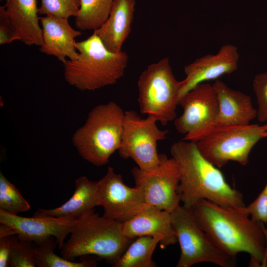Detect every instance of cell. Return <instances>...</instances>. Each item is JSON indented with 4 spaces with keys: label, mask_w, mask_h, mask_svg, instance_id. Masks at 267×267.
<instances>
[{
    "label": "cell",
    "mask_w": 267,
    "mask_h": 267,
    "mask_svg": "<svg viewBox=\"0 0 267 267\" xmlns=\"http://www.w3.org/2000/svg\"><path fill=\"white\" fill-rule=\"evenodd\" d=\"M159 241L150 236L137 237L132 242L114 267H156L152 256Z\"/></svg>",
    "instance_id": "44dd1931"
},
{
    "label": "cell",
    "mask_w": 267,
    "mask_h": 267,
    "mask_svg": "<svg viewBox=\"0 0 267 267\" xmlns=\"http://www.w3.org/2000/svg\"><path fill=\"white\" fill-rule=\"evenodd\" d=\"M121 229L123 235L131 239L152 236L159 241L162 248L178 242L172 225L171 213L153 207L146 208L121 223Z\"/></svg>",
    "instance_id": "9a60e30c"
},
{
    "label": "cell",
    "mask_w": 267,
    "mask_h": 267,
    "mask_svg": "<svg viewBox=\"0 0 267 267\" xmlns=\"http://www.w3.org/2000/svg\"><path fill=\"white\" fill-rule=\"evenodd\" d=\"M171 222L180 249L177 267H190L200 263L236 266V258L217 247L199 224L193 209L179 205L171 213Z\"/></svg>",
    "instance_id": "ba28073f"
},
{
    "label": "cell",
    "mask_w": 267,
    "mask_h": 267,
    "mask_svg": "<svg viewBox=\"0 0 267 267\" xmlns=\"http://www.w3.org/2000/svg\"><path fill=\"white\" fill-rule=\"evenodd\" d=\"M212 85L219 104L213 126H247L257 118V109L249 95L229 88L219 80Z\"/></svg>",
    "instance_id": "e0dca14e"
},
{
    "label": "cell",
    "mask_w": 267,
    "mask_h": 267,
    "mask_svg": "<svg viewBox=\"0 0 267 267\" xmlns=\"http://www.w3.org/2000/svg\"><path fill=\"white\" fill-rule=\"evenodd\" d=\"M253 89L257 104V118L261 123L267 121V72L257 74L253 81Z\"/></svg>",
    "instance_id": "4316f807"
},
{
    "label": "cell",
    "mask_w": 267,
    "mask_h": 267,
    "mask_svg": "<svg viewBox=\"0 0 267 267\" xmlns=\"http://www.w3.org/2000/svg\"><path fill=\"white\" fill-rule=\"evenodd\" d=\"M182 84L174 76L168 57L147 66L137 81L140 113L153 117L162 126L175 120Z\"/></svg>",
    "instance_id": "8992f818"
},
{
    "label": "cell",
    "mask_w": 267,
    "mask_h": 267,
    "mask_svg": "<svg viewBox=\"0 0 267 267\" xmlns=\"http://www.w3.org/2000/svg\"><path fill=\"white\" fill-rule=\"evenodd\" d=\"M245 207L222 206L203 199L193 211L200 225L221 250L235 258L246 253L250 256V266L267 267V229L252 219Z\"/></svg>",
    "instance_id": "6da1fadb"
},
{
    "label": "cell",
    "mask_w": 267,
    "mask_h": 267,
    "mask_svg": "<svg viewBox=\"0 0 267 267\" xmlns=\"http://www.w3.org/2000/svg\"><path fill=\"white\" fill-rule=\"evenodd\" d=\"M2 0H0V1H2ZM9 1V0H6V3H8Z\"/></svg>",
    "instance_id": "d6a6232c"
},
{
    "label": "cell",
    "mask_w": 267,
    "mask_h": 267,
    "mask_svg": "<svg viewBox=\"0 0 267 267\" xmlns=\"http://www.w3.org/2000/svg\"><path fill=\"white\" fill-rule=\"evenodd\" d=\"M135 4V0H114L107 19L93 31L109 50L115 53L122 51L131 31Z\"/></svg>",
    "instance_id": "ac0fdd59"
},
{
    "label": "cell",
    "mask_w": 267,
    "mask_h": 267,
    "mask_svg": "<svg viewBox=\"0 0 267 267\" xmlns=\"http://www.w3.org/2000/svg\"><path fill=\"white\" fill-rule=\"evenodd\" d=\"M124 112L113 101L91 110L85 124L72 138L74 145L84 160L96 166L109 162L120 146Z\"/></svg>",
    "instance_id": "5b68a950"
},
{
    "label": "cell",
    "mask_w": 267,
    "mask_h": 267,
    "mask_svg": "<svg viewBox=\"0 0 267 267\" xmlns=\"http://www.w3.org/2000/svg\"><path fill=\"white\" fill-rule=\"evenodd\" d=\"M245 210L254 220L267 223V183L256 199L245 206Z\"/></svg>",
    "instance_id": "83f0119b"
},
{
    "label": "cell",
    "mask_w": 267,
    "mask_h": 267,
    "mask_svg": "<svg viewBox=\"0 0 267 267\" xmlns=\"http://www.w3.org/2000/svg\"><path fill=\"white\" fill-rule=\"evenodd\" d=\"M257 124L240 126H213L193 140L200 154L220 168L229 161L242 166L249 162L250 152L263 137Z\"/></svg>",
    "instance_id": "52a82bcc"
},
{
    "label": "cell",
    "mask_w": 267,
    "mask_h": 267,
    "mask_svg": "<svg viewBox=\"0 0 267 267\" xmlns=\"http://www.w3.org/2000/svg\"><path fill=\"white\" fill-rule=\"evenodd\" d=\"M161 161L155 169L145 171L138 167L132 170L135 186L143 192L146 205L172 213L181 202L178 192L180 174L175 159L160 154Z\"/></svg>",
    "instance_id": "30bf717a"
},
{
    "label": "cell",
    "mask_w": 267,
    "mask_h": 267,
    "mask_svg": "<svg viewBox=\"0 0 267 267\" xmlns=\"http://www.w3.org/2000/svg\"><path fill=\"white\" fill-rule=\"evenodd\" d=\"M40 20L43 38L40 51L56 57L63 64L67 58L75 60L78 55L75 38L82 32L74 30L68 19L45 15Z\"/></svg>",
    "instance_id": "2e32d148"
},
{
    "label": "cell",
    "mask_w": 267,
    "mask_h": 267,
    "mask_svg": "<svg viewBox=\"0 0 267 267\" xmlns=\"http://www.w3.org/2000/svg\"><path fill=\"white\" fill-rule=\"evenodd\" d=\"M99 206L97 181L82 176L75 182V189L70 198L60 206L52 209H38L36 218H65L79 219Z\"/></svg>",
    "instance_id": "d6986e66"
},
{
    "label": "cell",
    "mask_w": 267,
    "mask_h": 267,
    "mask_svg": "<svg viewBox=\"0 0 267 267\" xmlns=\"http://www.w3.org/2000/svg\"><path fill=\"white\" fill-rule=\"evenodd\" d=\"M133 239L123 235L121 222L101 216L93 209L78 219L61 254L73 261L84 256L95 255L114 265Z\"/></svg>",
    "instance_id": "277c9868"
},
{
    "label": "cell",
    "mask_w": 267,
    "mask_h": 267,
    "mask_svg": "<svg viewBox=\"0 0 267 267\" xmlns=\"http://www.w3.org/2000/svg\"><path fill=\"white\" fill-rule=\"evenodd\" d=\"M37 244L20 238L11 236V248L8 265L11 267H35V250Z\"/></svg>",
    "instance_id": "d4e9b609"
},
{
    "label": "cell",
    "mask_w": 267,
    "mask_h": 267,
    "mask_svg": "<svg viewBox=\"0 0 267 267\" xmlns=\"http://www.w3.org/2000/svg\"><path fill=\"white\" fill-rule=\"evenodd\" d=\"M262 135L263 138L267 137V131L263 132L262 133Z\"/></svg>",
    "instance_id": "1f68e13d"
},
{
    "label": "cell",
    "mask_w": 267,
    "mask_h": 267,
    "mask_svg": "<svg viewBox=\"0 0 267 267\" xmlns=\"http://www.w3.org/2000/svg\"><path fill=\"white\" fill-rule=\"evenodd\" d=\"M260 128L263 132L267 131V124L263 126H260Z\"/></svg>",
    "instance_id": "4dcf8cb0"
},
{
    "label": "cell",
    "mask_w": 267,
    "mask_h": 267,
    "mask_svg": "<svg viewBox=\"0 0 267 267\" xmlns=\"http://www.w3.org/2000/svg\"><path fill=\"white\" fill-rule=\"evenodd\" d=\"M114 0H80L75 24L81 31L95 30L107 19Z\"/></svg>",
    "instance_id": "7402d4cb"
},
{
    "label": "cell",
    "mask_w": 267,
    "mask_h": 267,
    "mask_svg": "<svg viewBox=\"0 0 267 267\" xmlns=\"http://www.w3.org/2000/svg\"><path fill=\"white\" fill-rule=\"evenodd\" d=\"M80 0H41L39 14L69 19L76 17L80 8Z\"/></svg>",
    "instance_id": "484cf974"
},
{
    "label": "cell",
    "mask_w": 267,
    "mask_h": 267,
    "mask_svg": "<svg viewBox=\"0 0 267 267\" xmlns=\"http://www.w3.org/2000/svg\"><path fill=\"white\" fill-rule=\"evenodd\" d=\"M78 219L65 218L23 217L0 210V222L14 235L38 245L50 237L55 239L59 249Z\"/></svg>",
    "instance_id": "4fadbf2b"
},
{
    "label": "cell",
    "mask_w": 267,
    "mask_h": 267,
    "mask_svg": "<svg viewBox=\"0 0 267 267\" xmlns=\"http://www.w3.org/2000/svg\"><path fill=\"white\" fill-rule=\"evenodd\" d=\"M239 57L237 47L227 44L222 46L217 53L207 54L185 66L186 78L182 80L179 103L181 98L197 85L236 71Z\"/></svg>",
    "instance_id": "5bb4252c"
},
{
    "label": "cell",
    "mask_w": 267,
    "mask_h": 267,
    "mask_svg": "<svg viewBox=\"0 0 267 267\" xmlns=\"http://www.w3.org/2000/svg\"><path fill=\"white\" fill-rule=\"evenodd\" d=\"M31 206L16 186L0 172V210L17 215L28 211Z\"/></svg>",
    "instance_id": "cb8c5ba5"
},
{
    "label": "cell",
    "mask_w": 267,
    "mask_h": 267,
    "mask_svg": "<svg viewBox=\"0 0 267 267\" xmlns=\"http://www.w3.org/2000/svg\"><path fill=\"white\" fill-rule=\"evenodd\" d=\"M170 152L179 170L178 192L182 205L193 209L205 199L222 206H246L242 193L227 183L219 168L200 154L195 142L182 139L172 145Z\"/></svg>",
    "instance_id": "7a4b0ae2"
},
{
    "label": "cell",
    "mask_w": 267,
    "mask_h": 267,
    "mask_svg": "<svg viewBox=\"0 0 267 267\" xmlns=\"http://www.w3.org/2000/svg\"><path fill=\"white\" fill-rule=\"evenodd\" d=\"M99 206L103 216L121 223L148 207L142 191L136 186L130 187L122 175L108 167L105 176L97 181Z\"/></svg>",
    "instance_id": "7c38bea8"
},
{
    "label": "cell",
    "mask_w": 267,
    "mask_h": 267,
    "mask_svg": "<svg viewBox=\"0 0 267 267\" xmlns=\"http://www.w3.org/2000/svg\"><path fill=\"white\" fill-rule=\"evenodd\" d=\"M78 55L64 63V76L71 86L81 91L94 90L116 83L123 76L128 61L124 51L109 50L94 33L76 43Z\"/></svg>",
    "instance_id": "3957f363"
},
{
    "label": "cell",
    "mask_w": 267,
    "mask_h": 267,
    "mask_svg": "<svg viewBox=\"0 0 267 267\" xmlns=\"http://www.w3.org/2000/svg\"><path fill=\"white\" fill-rule=\"evenodd\" d=\"M157 122L150 116L142 118L132 110L124 112L119 154L124 159H132L143 171H151L158 167L161 159L157 142L165 139L169 133L159 129Z\"/></svg>",
    "instance_id": "9c48e42d"
},
{
    "label": "cell",
    "mask_w": 267,
    "mask_h": 267,
    "mask_svg": "<svg viewBox=\"0 0 267 267\" xmlns=\"http://www.w3.org/2000/svg\"><path fill=\"white\" fill-rule=\"evenodd\" d=\"M56 242L50 237L37 245L35 250L36 265L39 267H92L96 266L95 261L84 260L80 262L69 261L53 252Z\"/></svg>",
    "instance_id": "603a6c76"
},
{
    "label": "cell",
    "mask_w": 267,
    "mask_h": 267,
    "mask_svg": "<svg viewBox=\"0 0 267 267\" xmlns=\"http://www.w3.org/2000/svg\"><path fill=\"white\" fill-rule=\"evenodd\" d=\"M4 6L20 41L28 45L41 46L43 38L37 0H9Z\"/></svg>",
    "instance_id": "ffe728a7"
},
{
    "label": "cell",
    "mask_w": 267,
    "mask_h": 267,
    "mask_svg": "<svg viewBox=\"0 0 267 267\" xmlns=\"http://www.w3.org/2000/svg\"><path fill=\"white\" fill-rule=\"evenodd\" d=\"M11 236L0 237V267H6L8 265L11 248Z\"/></svg>",
    "instance_id": "f546056e"
},
{
    "label": "cell",
    "mask_w": 267,
    "mask_h": 267,
    "mask_svg": "<svg viewBox=\"0 0 267 267\" xmlns=\"http://www.w3.org/2000/svg\"><path fill=\"white\" fill-rule=\"evenodd\" d=\"M20 41V37L10 22L5 6H0V44Z\"/></svg>",
    "instance_id": "f1b7e54d"
},
{
    "label": "cell",
    "mask_w": 267,
    "mask_h": 267,
    "mask_svg": "<svg viewBox=\"0 0 267 267\" xmlns=\"http://www.w3.org/2000/svg\"><path fill=\"white\" fill-rule=\"evenodd\" d=\"M179 105L183 112L175 119L174 125L179 133L185 135L183 140L192 141L213 126L219 104L212 85H197L181 98Z\"/></svg>",
    "instance_id": "8fae6325"
}]
</instances>
